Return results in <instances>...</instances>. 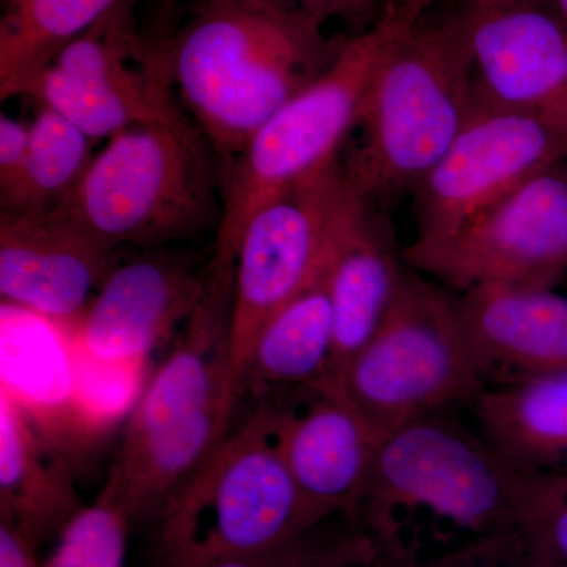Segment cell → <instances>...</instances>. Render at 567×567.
I'll return each instance as SVG.
<instances>
[{"mask_svg": "<svg viewBox=\"0 0 567 567\" xmlns=\"http://www.w3.org/2000/svg\"><path fill=\"white\" fill-rule=\"evenodd\" d=\"M353 188L352 200L336 237L327 267L333 308V353L327 386L336 388L347 365L385 319L401 282L405 262L395 252L386 227Z\"/></svg>", "mask_w": 567, "mask_h": 567, "instance_id": "cell-17", "label": "cell"}, {"mask_svg": "<svg viewBox=\"0 0 567 567\" xmlns=\"http://www.w3.org/2000/svg\"><path fill=\"white\" fill-rule=\"evenodd\" d=\"M547 2L567 22V0H547Z\"/></svg>", "mask_w": 567, "mask_h": 567, "instance_id": "cell-31", "label": "cell"}, {"mask_svg": "<svg viewBox=\"0 0 567 567\" xmlns=\"http://www.w3.org/2000/svg\"><path fill=\"white\" fill-rule=\"evenodd\" d=\"M567 159V134L540 118L483 104L415 196V244H434Z\"/></svg>", "mask_w": 567, "mask_h": 567, "instance_id": "cell-10", "label": "cell"}, {"mask_svg": "<svg viewBox=\"0 0 567 567\" xmlns=\"http://www.w3.org/2000/svg\"><path fill=\"white\" fill-rule=\"evenodd\" d=\"M207 268L151 254L114 265L74 327L62 330L85 353L112 363H144L178 324L188 322L205 292Z\"/></svg>", "mask_w": 567, "mask_h": 567, "instance_id": "cell-13", "label": "cell"}, {"mask_svg": "<svg viewBox=\"0 0 567 567\" xmlns=\"http://www.w3.org/2000/svg\"><path fill=\"white\" fill-rule=\"evenodd\" d=\"M481 106L461 10L431 11L377 65L347 178L374 205L415 193Z\"/></svg>", "mask_w": 567, "mask_h": 567, "instance_id": "cell-2", "label": "cell"}, {"mask_svg": "<svg viewBox=\"0 0 567 567\" xmlns=\"http://www.w3.org/2000/svg\"><path fill=\"white\" fill-rule=\"evenodd\" d=\"M524 495L525 475L447 410L382 435L357 513L382 537L432 525L487 540L522 528Z\"/></svg>", "mask_w": 567, "mask_h": 567, "instance_id": "cell-5", "label": "cell"}, {"mask_svg": "<svg viewBox=\"0 0 567 567\" xmlns=\"http://www.w3.org/2000/svg\"><path fill=\"white\" fill-rule=\"evenodd\" d=\"M402 260L456 293L486 286L555 287L567 271V159Z\"/></svg>", "mask_w": 567, "mask_h": 567, "instance_id": "cell-9", "label": "cell"}, {"mask_svg": "<svg viewBox=\"0 0 567 567\" xmlns=\"http://www.w3.org/2000/svg\"><path fill=\"white\" fill-rule=\"evenodd\" d=\"M475 427L524 475H567V371L486 388L468 406Z\"/></svg>", "mask_w": 567, "mask_h": 567, "instance_id": "cell-19", "label": "cell"}, {"mask_svg": "<svg viewBox=\"0 0 567 567\" xmlns=\"http://www.w3.org/2000/svg\"><path fill=\"white\" fill-rule=\"evenodd\" d=\"M284 461L316 520L357 513L382 434L330 386L265 399Z\"/></svg>", "mask_w": 567, "mask_h": 567, "instance_id": "cell-12", "label": "cell"}, {"mask_svg": "<svg viewBox=\"0 0 567 567\" xmlns=\"http://www.w3.org/2000/svg\"><path fill=\"white\" fill-rule=\"evenodd\" d=\"M347 40L287 0H199L158 48L178 104L223 166L331 69Z\"/></svg>", "mask_w": 567, "mask_h": 567, "instance_id": "cell-1", "label": "cell"}, {"mask_svg": "<svg viewBox=\"0 0 567 567\" xmlns=\"http://www.w3.org/2000/svg\"><path fill=\"white\" fill-rule=\"evenodd\" d=\"M186 114L115 134L55 208L110 251L162 246L218 229L221 166ZM218 156V155H216Z\"/></svg>", "mask_w": 567, "mask_h": 567, "instance_id": "cell-4", "label": "cell"}, {"mask_svg": "<svg viewBox=\"0 0 567 567\" xmlns=\"http://www.w3.org/2000/svg\"><path fill=\"white\" fill-rule=\"evenodd\" d=\"M0 567H41L35 548L6 522H0Z\"/></svg>", "mask_w": 567, "mask_h": 567, "instance_id": "cell-28", "label": "cell"}, {"mask_svg": "<svg viewBox=\"0 0 567 567\" xmlns=\"http://www.w3.org/2000/svg\"><path fill=\"white\" fill-rule=\"evenodd\" d=\"M319 22L341 21L358 33L374 28L382 18L380 0H287Z\"/></svg>", "mask_w": 567, "mask_h": 567, "instance_id": "cell-25", "label": "cell"}, {"mask_svg": "<svg viewBox=\"0 0 567 567\" xmlns=\"http://www.w3.org/2000/svg\"><path fill=\"white\" fill-rule=\"evenodd\" d=\"M82 507L66 454L0 388V522L37 548L58 539Z\"/></svg>", "mask_w": 567, "mask_h": 567, "instance_id": "cell-18", "label": "cell"}, {"mask_svg": "<svg viewBox=\"0 0 567 567\" xmlns=\"http://www.w3.org/2000/svg\"><path fill=\"white\" fill-rule=\"evenodd\" d=\"M405 28L380 18L349 37L331 69L298 93L221 166L223 210L212 259L237 262L249 219L276 197L338 164L347 136L360 125L365 95L391 41Z\"/></svg>", "mask_w": 567, "mask_h": 567, "instance_id": "cell-6", "label": "cell"}, {"mask_svg": "<svg viewBox=\"0 0 567 567\" xmlns=\"http://www.w3.org/2000/svg\"><path fill=\"white\" fill-rule=\"evenodd\" d=\"M316 522L262 402L156 514V567L270 558Z\"/></svg>", "mask_w": 567, "mask_h": 567, "instance_id": "cell-3", "label": "cell"}, {"mask_svg": "<svg viewBox=\"0 0 567 567\" xmlns=\"http://www.w3.org/2000/svg\"><path fill=\"white\" fill-rule=\"evenodd\" d=\"M270 558L227 559V561L216 563L210 567H271L268 561Z\"/></svg>", "mask_w": 567, "mask_h": 567, "instance_id": "cell-30", "label": "cell"}, {"mask_svg": "<svg viewBox=\"0 0 567 567\" xmlns=\"http://www.w3.org/2000/svg\"><path fill=\"white\" fill-rule=\"evenodd\" d=\"M234 278L235 268L208 264L203 300L130 412L115 462L136 457L227 391L241 395L230 361Z\"/></svg>", "mask_w": 567, "mask_h": 567, "instance_id": "cell-15", "label": "cell"}, {"mask_svg": "<svg viewBox=\"0 0 567 567\" xmlns=\"http://www.w3.org/2000/svg\"><path fill=\"white\" fill-rule=\"evenodd\" d=\"M114 254L61 212H2V301L69 330L91 303L93 289L102 286L114 267Z\"/></svg>", "mask_w": 567, "mask_h": 567, "instance_id": "cell-14", "label": "cell"}, {"mask_svg": "<svg viewBox=\"0 0 567 567\" xmlns=\"http://www.w3.org/2000/svg\"><path fill=\"white\" fill-rule=\"evenodd\" d=\"M529 536V535H528ZM516 567H567L565 563L559 561V559L551 557L550 554H547L543 547L537 546L535 540L532 539V548H529V554L527 559H522L518 561Z\"/></svg>", "mask_w": 567, "mask_h": 567, "instance_id": "cell-29", "label": "cell"}, {"mask_svg": "<svg viewBox=\"0 0 567 567\" xmlns=\"http://www.w3.org/2000/svg\"><path fill=\"white\" fill-rule=\"evenodd\" d=\"M132 522L117 487L107 480L99 498L65 525L41 567H125Z\"/></svg>", "mask_w": 567, "mask_h": 567, "instance_id": "cell-23", "label": "cell"}, {"mask_svg": "<svg viewBox=\"0 0 567 567\" xmlns=\"http://www.w3.org/2000/svg\"><path fill=\"white\" fill-rule=\"evenodd\" d=\"M522 528L567 566V475H525Z\"/></svg>", "mask_w": 567, "mask_h": 567, "instance_id": "cell-24", "label": "cell"}, {"mask_svg": "<svg viewBox=\"0 0 567 567\" xmlns=\"http://www.w3.org/2000/svg\"><path fill=\"white\" fill-rule=\"evenodd\" d=\"M481 103L567 134V22L547 0L462 7Z\"/></svg>", "mask_w": 567, "mask_h": 567, "instance_id": "cell-11", "label": "cell"}, {"mask_svg": "<svg viewBox=\"0 0 567 567\" xmlns=\"http://www.w3.org/2000/svg\"><path fill=\"white\" fill-rule=\"evenodd\" d=\"M353 188L339 164L249 219L235 264L230 361L238 390L265 322L322 274Z\"/></svg>", "mask_w": 567, "mask_h": 567, "instance_id": "cell-8", "label": "cell"}, {"mask_svg": "<svg viewBox=\"0 0 567 567\" xmlns=\"http://www.w3.org/2000/svg\"><path fill=\"white\" fill-rule=\"evenodd\" d=\"M334 390L382 435L420 417L468 409L484 386L457 293L405 264L385 319Z\"/></svg>", "mask_w": 567, "mask_h": 567, "instance_id": "cell-7", "label": "cell"}, {"mask_svg": "<svg viewBox=\"0 0 567 567\" xmlns=\"http://www.w3.org/2000/svg\"><path fill=\"white\" fill-rule=\"evenodd\" d=\"M93 140L58 112L40 106L31 123L24 171L2 212L44 213L61 207L93 159Z\"/></svg>", "mask_w": 567, "mask_h": 567, "instance_id": "cell-22", "label": "cell"}, {"mask_svg": "<svg viewBox=\"0 0 567 567\" xmlns=\"http://www.w3.org/2000/svg\"><path fill=\"white\" fill-rule=\"evenodd\" d=\"M118 0H10L0 22V85L47 65Z\"/></svg>", "mask_w": 567, "mask_h": 567, "instance_id": "cell-21", "label": "cell"}, {"mask_svg": "<svg viewBox=\"0 0 567 567\" xmlns=\"http://www.w3.org/2000/svg\"><path fill=\"white\" fill-rule=\"evenodd\" d=\"M31 125L10 115L0 117V199L20 182L29 152Z\"/></svg>", "mask_w": 567, "mask_h": 567, "instance_id": "cell-26", "label": "cell"}, {"mask_svg": "<svg viewBox=\"0 0 567 567\" xmlns=\"http://www.w3.org/2000/svg\"><path fill=\"white\" fill-rule=\"evenodd\" d=\"M483 0H380L382 18L412 29L425 14L439 9H462Z\"/></svg>", "mask_w": 567, "mask_h": 567, "instance_id": "cell-27", "label": "cell"}, {"mask_svg": "<svg viewBox=\"0 0 567 567\" xmlns=\"http://www.w3.org/2000/svg\"><path fill=\"white\" fill-rule=\"evenodd\" d=\"M457 301L484 390L567 371V295L486 286L457 293Z\"/></svg>", "mask_w": 567, "mask_h": 567, "instance_id": "cell-16", "label": "cell"}, {"mask_svg": "<svg viewBox=\"0 0 567 567\" xmlns=\"http://www.w3.org/2000/svg\"><path fill=\"white\" fill-rule=\"evenodd\" d=\"M331 353L333 308L323 268L322 274L278 309L257 334L246 368L244 394L274 399L308 388L327 386Z\"/></svg>", "mask_w": 567, "mask_h": 567, "instance_id": "cell-20", "label": "cell"}]
</instances>
